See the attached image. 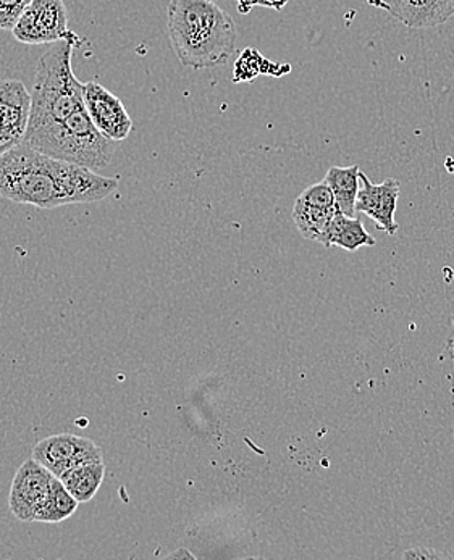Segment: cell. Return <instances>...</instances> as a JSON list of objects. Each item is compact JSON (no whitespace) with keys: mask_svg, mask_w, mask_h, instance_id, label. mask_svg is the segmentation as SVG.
<instances>
[{"mask_svg":"<svg viewBox=\"0 0 454 560\" xmlns=\"http://www.w3.org/2000/svg\"><path fill=\"white\" fill-rule=\"evenodd\" d=\"M117 189L118 178L50 158L23 142L0 155V196L12 202L49 210L101 202Z\"/></svg>","mask_w":454,"mask_h":560,"instance_id":"1","label":"cell"},{"mask_svg":"<svg viewBox=\"0 0 454 560\" xmlns=\"http://www.w3.org/2000/svg\"><path fill=\"white\" fill-rule=\"evenodd\" d=\"M167 34L178 62L193 70L225 66L238 40L235 20L213 0H171Z\"/></svg>","mask_w":454,"mask_h":560,"instance_id":"2","label":"cell"},{"mask_svg":"<svg viewBox=\"0 0 454 560\" xmlns=\"http://www.w3.org/2000/svg\"><path fill=\"white\" fill-rule=\"evenodd\" d=\"M23 144L93 172L107 168L117 151V142L104 136L93 124L86 105L59 124L26 130Z\"/></svg>","mask_w":454,"mask_h":560,"instance_id":"3","label":"cell"},{"mask_svg":"<svg viewBox=\"0 0 454 560\" xmlns=\"http://www.w3.org/2000/svg\"><path fill=\"white\" fill-rule=\"evenodd\" d=\"M73 49L69 40H59L40 56L33 81L28 130L59 124L86 105L84 84L71 67Z\"/></svg>","mask_w":454,"mask_h":560,"instance_id":"4","label":"cell"},{"mask_svg":"<svg viewBox=\"0 0 454 560\" xmlns=\"http://www.w3.org/2000/svg\"><path fill=\"white\" fill-rule=\"evenodd\" d=\"M13 37L28 46L69 40L80 46V37L69 30L63 0H33L13 28Z\"/></svg>","mask_w":454,"mask_h":560,"instance_id":"5","label":"cell"},{"mask_svg":"<svg viewBox=\"0 0 454 560\" xmlns=\"http://www.w3.org/2000/svg\"><path fill=\"white\" fill-rule=\"evenodd\" d=\"M33 459L49 468L57 478L71 468L103 462V451L88 438L60 433L39 441L33 450Z\"/></svg>","mask_w":454,"mask_h":560,"instance_id":"6","label":"cell"},{"mask_svg":"<svg viewBox=\"0 0 454 560\" xmlns=\"http://www.w3.org/2000/svg\"><path fill=\"white\" fill-rule=\"evenodd\" d=\"M56 475L36 459L26 460L16 471L10 488L9 505L19 521L35 522L50 493Z\"/></svg>","mask_w":454,"mask_h":560,"instance_id":"7","label":"cell"},{"mask_svg":"<svg viewBox=\"0 0 454 560\" xmlns=\"http://www.w3.org/2000/svg\"><path fill=\"white\" fill-rule=\"evenodd\" d=\"M32 114V93L20 80H0V155L22 144Z\"/></svg>","mask_w":454,"mask_h":560,"instance_id":"8","label":"cell"},{"mask_svg":"<svg viewBox=\"0 0 454 560\" xmlns=\"http://www.w3.org/2000/svg\"><path fill=\"white\" fill-rule=\"evenodd\" d=\"M84 104L97 130L108 139L120 142L130 136L133 130V120L127 107L114 93L105 90L103 84L96 81L84 83Z\"/></svg>","mask_w":454,"mask_h":560,"instance_id":"9","label":"cell"},{"mask_svg":"<svg viewBox=\"0 0 454 560\" xmlns=\"http://www.w3.org/2000/svg\"><path fill=\"white\" fill-rule=\"evenodd\" d=\"M358 198H356V212L371 217L379 229L393 236L398 231L395 222L396 206L399 199L398 179L388 178L381 185H374L364 172H359Z\"/></svg>","mask_w":454,"mask_h":560,"instance_id":"10","label":"cell"},{"mask_svg":"<svg viewBox=\"0 0 454 560\" xmlns=\"http://www.w3.org/2000/svg\"><path fill=\"white\" fill-rule=\"evenodd\" d=\"M382 7L411 30L435 28L454 15V0H382Z\"/></svg>","mask_w":454,"mask_h":560,"instance_id":"11","label":"cell"},{"mask_svg":"<svg viewBox=\"0 0 454 560\" xmlns=\"http://www.w3.org/2000/svg\"><path fill=\"white\" fill-rule=\"evenodd\" d=\"M375 244H377V241L365 231L361 220L345 215L340 210H337L322 246L327 247V249L338 246L354 253L359 247L375 246Z\"/></svg>","mask_w":454,"mask_h":560,"instance_id":"12","label":"cell"},{"mask_svg":"<svg viewBox=\"0 0 454 560\" xmlns=\"http://www.w3.org/2000/svg\"><path fill=\"white\" fill-rule=\"evenodd\" d=\"M337 210V207L317 206L298 198L293 209L294 223L303 237L322 244Z\"/></svg>","mask_w":454,"mask_h":560,"instance_id":"13","label":"cell"},{"mask_svg":"<svg viewBox=\"0 0 454 560\" xmlns=\"http://www.w3.org/2000/svg\"><path fill=\"white\" fill-rule=\"evenodd\" d=\"M358 165L352 166H331L325 175V183L330 186L331 192L337 202V209L348 217L356 215V198H358L359 186Z\"/></svg>","mask_w":454,"mask_h":560,"instance_id":"14","label":"cell"},{"mask_svg":"<svg viewBox=\"0 0 454 560\" xmlns=\"http://www.w3.org/2000/svg\"><path fill=\"white\" fill-rule=\"evenodd\" d=\"M105 475L104 462L97 464L81 465V467L71 468L60 477L67 490L78 502H90L97 491L101 490Z\"/></svg>","mask_w":454,"mask_h":560,"instance_id":"15","label":"cell"},{"mask_svg":"<svg viewBox=\"0 0 454 560\" xmlns=\"http://www.w3.org/2000/svg\"><path fill=\"white\" fill-rule=\"evenodd\" d=\"M78 504L80 502L71 495L62 480L54 477L53 485H50V493L47 495L43 508L37 512L35 522H43V524H60V522H66L67 518H70L77 512Z\"/></svg>","mask_w":454,"mask_h":560,"instance_id":"16","label":"cell"},{"mask_svg":"<svg viewBox=\"0 0 454 560\" xmlns=\"http://www.w3.org/2000/svg\"><path fill=\"white\" fill-rule=\"evenodd\" d=\"M279 66L270 63L266 57L260 56L259 50L247 49L240 54L235 62V71H233V81L235 83H247V81L256 80L260 73L273 74L272 70H277Z\"/></svg>","mask_w":454,"mask_h":560,"instance_id":"17","label":"cell"},{"mask_svg":"<svg viewBox=\"0 0 454 560\" xmlns=\"http://www.w3.org/2000/svg\"><path fill=\"white\" fill-rule=\"evenodd\" d=\"M33 0H0V30L13 32Z\"/></svg>","mask_w":454,"mask_h":560,"instance_id":"18","label":"cell"},{"mask_svg":"<svg viewBox=\"0 0 454 560\" xmlns=\"http://www.w3.org/2000/svg\"><path fill=\"white\" fill-rule=\"evenodd\" d=\"M405 559H436L442 558L440 555H435L432 551H423V549H412V551H406L403 555Z\"/></svg>","mask_w":454,"mask_h":560,"instance_id":"19","label":"cell"},{"mask_svg":"<svg viewBox=\"0 0 454 560\" xmlns=\"http://www.w3.org/2000/svg\"><path fill=\"white\" fill-rule=\"evenodd\" d=\"M178 556H189V558H191V555H189V552L186 551L175 552V555H172V558H178Z\"/></svg>","mask_w":454,"mask_h":560,"instance_id":"20","label":"cell"},{"mask_svg":"<svg viewBox=\"0 0 454 560\" xmlns=\"http://www.w3.org/2000/svg\"><path fill=\"white\" fill-rule=\"evenodd\" d=\"M450 348H452L454 351V338L452 339V341H450Z\"/></svg>","mask_w":454,"mask_h":560,"instance_id":"21","label":"cell"}]
</instances>
